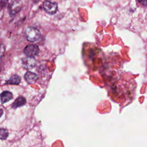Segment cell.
<instances>
[{"instance_id":"cell-11","label":"cell","mask_w":147,"mask_h":147,"mask_svg":"<svg viewBox=\"0 0 147 147\" xmlns=\"http://www.w3.org/2000/svg\"><path fill=\"white\" fill-rule=\"evenodd\" d=\"M8 1L7 0H1V5L2 7H3L6 6V5Z\"/></svg>"},{"instance_id":"cell-5","label":"cell","mask_w":147,"mask_h":147,"mask_svg":"<svg viewBox=\"0 0 147 147\" xmlns=\"http://www.w3.org/2000/svg\"><path fill=\"white\" fill-rule=\"evenodd\" d=\"M22 64L23 67L26 69H32L36 65V60L33 57L27 56L22 59Z\"/></svg>"},{"instance_id":"cell-4","label":"cell","mask_w":147,"mask_h":147,"mask_svg":"<svg viewBox=\"0 0 147 147\" xmlns=\"http://www.w3.org/2000/svg\"><path fill=\"white\" fill-rule=\"evenodd\" d=\"M43 7L44 10L49 14H54L57 10V4L55 2H51L49 1H46L44 2Z\"/></svg>"},{"instance_id":"cell-2","label":"cell","mask_w":147,"mask_h":147,"mask_svg":"<svg viewBox=\"0 0 147 147\" xmlns=\"http://www.w3.org/2000/svg\"><path fill=\"white\" fill-rule=\"evenodd\" d=\"M23 4L21 0H15L9 5V13L11 16H14L17 14L22 8Z\"/></svg>"},{"instance_id":"cell-13","label":"cell","mask_w":147,"mask_h":147,"mask_svg":"<svg viewBox=\"0 0 147 147\" xmlns=\"http://www.w3.org/2000/svg\"><path fill=\"white\" fill-rule=\"evenodd\" d=\"M46 1H50V0H46Z\"/></svg>"},{"instance_id":"cell-8","label":"cell","mask_w":147,"mask_h":147,"mask_svg":"<svg viewBox=\"0 0 147 147\" xmlns=\"http://www.w3.org/2000/svg\"><path fill=\"white\" fill-rule=\"evenodd\" d=\"M26 103V99L23 96H19L16 99L14 102L13 103L11 107L13 109H17L25 105Z\"/></svg>"},{"instance_id":"cell-12","label":"cell","mask_w":147,"mask_h":147,"mask_svg":"<svg viewBox=\"0 0 147 147\" xmlns=\"http://www.w3.org/2000/svg\"><path fill=\"white\" fill-rule=\"evenodd\" d=\"M139 3L145 6H147V0H138Z\"/></svg>"},{"instance_id":"cell-7","label":"cell","mask_w":147,"mask_h":147,"mask_svg":"<svg viewBox=\"0 0 147 147\" xmlns=\"http://www.w3.org/2000/svg\"><path fill=\"white\" fill-rule=\"evenodd\" d=\"M13 98V94L9 91H4L1 94V101L2 103H5L10 100Z\"/></svg>"},{"instance_id":"cell-1","label":"cell","mask_w":147,"mask_h":147,"mask_svg":"<svg viewBox=\"0 0 147 147\" xmlns=\"http://www.w3.org/2000/svg\"><path fill=\"white\" fill-rule=\"evenodd\" d=\"M26 39L30 42H36L41 37V33L39 30L33 26L28 27L25 31Z\"/></svg>"},{"instance_id":"cell-6","label":"cell","mask_w":147,"mask_h":147,"mask_svg":"<svg viewBox=\"0 0 147 147\" xmlns=\"http://www.w3.org/2000/svg\"><path fill=\"white\" fill-rule=\"evenodd\" d=\"M38 77L37 74L30 71L26 72L24 75V79L25 81L29 84L34 83L38 79Z\"/></svg>"},{"instance_id":"cell-10","label":"cell","mask_w":147,"mask_h":147,"mask_svg":"<svg viewBox=\"0 0 147 147\" xmlns=\"http://www.w3.org/2000/svg\"><path fill=\"white\" fill-rule=\"evenodd\" d=\"M9 135L8 131L6 129H1L0 131V138L1 140H5L7 137Z\"/></svg>"},{"instance_id":"cell-9","label":"cell","mask_w":147,"mask_h":147,"mask_svg":"<svg viewBox=\"0 0 147 147\" xmlns=\"http://www.w3.org/2000/svg\"><path fill=\"white\" fill-rule=\"evenodd\" d=\"M21 82V78L18 75L14 74L11 76L7 80H6V83L9 84H18Z\"/></svg>"},{"instance_id":"cell-3","label":"cell","mask_w":147,"mask_h":147,"mask_svg":"<svg viewBox=\"0 0 147 147\" xmlns=\"http://www.w3.org/2000/svg\"><path fill=\"white\" fill-rule=\"evenodd\" d=\"M24 53L26 56L34 57L38 54L39 48L36 45L29 44L24 48Z\"/></svg>"}]
</instances>
